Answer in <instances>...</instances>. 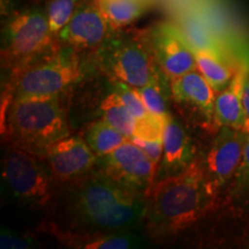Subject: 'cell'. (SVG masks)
Here are the masks:
<instances>
[{"instance_id":"cell-1","label":"cell","mask_w":249,"mask_h":249,"mask_svg":"<svg viewBox=\"0 0 249 249\" xmlns=\"http://www.w3.org/2000/svg\"><path fill=\"white\" fill-rule=\"evenodd\" d=\"M61 217L83 235L126 231L144 219L145 195L124 188L97 169L65 183Z\"/></svg>"},{"instance_id":"cell-2","label":"cell","mask_w":249,"mask_h":249,"mask_svg":"<svg viewBox=\"0 0 249 249\" xmlns=\"http://www.w3.org/2000/svg\"><path fill=\"white\" fill-rule=\"evenodd\" d=\"M145 197L148 229L166 234L181 231L211 213L218 193L211 186L203 163L195 160L183 172L157 180Z\"/></svg>"},{"instance_id":"cell-3","label":"cell","mask_w":249,"mask_h":249,"mask_svg":"<svg viewBox=\"0 0 249 249\" xmlns=\"http://www.w3.org/2000/svg\"><path fill=\"white\" fill-rule=\"evenodd\" d=\"M6 132L13 147L43 160L51 145L71 135L60 97L13 98Z\"/></svg>"},{"instance_id":"cell-4","label":"cell","mask_w":249,"mask_h":249,"mask_svg":"<svg viewBox=\"0 0 249 249\" xmlns=\"http://www.w3.org/2000/svg\"><path fill=\"white\" fill-rule=\"evenodd\" d=\"M93 64L111 81L139 89L154 79L160 68L156 64L147 31L114 30L97 50Z\"/></svg>"},{"instance_id":"cell-5","label":"cell","mask_w":249,"mask_h":249,"mask_svg":"<svg viewBox=\"0 0 249 249\" xmlns=\"http://www.w3.org/2000/svg\"><path fill=\"white\" fill-rule=\"evenodd\" d=\"M60 45L23 68L15 83L14 98L60 97L83 79V66L75 50Z\"/></svg>"},{"instance_id":"cell-6","label":"cell","mask_w":249,"mask_h":249,"mask_svg":"<svg viewBox=\"0 0 249 249\" xmlns=\"http://www.w3.org/2000/svg\"><path fill=\"white\" fill-rule=\"evenodd\" d=\"M60 45L50 30L45 12L37 8L15 12L6 23L2 60L24 68L51 53Z\"/></svg>"},{"instance_id":"cell-7","label":"cell","mask_w":249,"mask_h":249,"mask_svg":"<svg viewBox=\"0 0 249 249\" xmlns=\"http://www.w3.org/2000/svg\"><path fill=\"white\" fill-rule=\"evenodd\" d=\"M43 158L13 147L2 160V179L18 202L30 207H44L52 198V177Z\"/></svg>"},{"instance_id":"cell-8","label":"cell","mask_w":249,"mask_h":249,"mask_svg":"<svg viewBox=\"0 0 249 249\" xmlns=\"http://www.w3.org/2000/svg\"><path fill=\"white\" fill-rule=\"evenodd\" d=\"M95 169L124 188L143 195L148 194L157 176V167L150 158L130 140L98 157Z\"/></svg>"},{"instance_id":"cell-9","label":"cell","mask_w":249,"mask_h":249,"mask_svg":"<svg viewBox=\"0 0 249 249\" xmlns=\"http://www.w3.org/2000/svg\"><path fill=\"white\" fill-rule=\"evenodd\" d=\"M145 31L156 64L170 81L197 70L195 51L176 23L160 22Z\"/></svg>"},{"instance_id":"cell-10","label":"cell","mask_w":249,"mask_h":249,"mask_svg":"<svg viewBox=\"0 0 249 249\" xmlns=\"http://www.w3.org/2000/svg\"><path fill=\"white\" fill-rule=\"evenodd\" d=\"M249 134L223 126L218 129L207 160L203 161L211 186L217 193L230 182L241 163Z\"/></svg>"},{"instance_id":"cell-11","label":"cell","mask_w":249,"mask_h":249,"mask_svg":"<svg viewBox=\"0 0 249 249\" xmlns=\"http://www.w3.org/2000/svg\"><path fill=\"white\" fill-rule=\"evenodd\" d=\"M113 31L95 0H81L73 18L57 38L61 45L75 51H95Z\"/></svg>"},{"instance_id":"cell-12","label":"cell","mask_w":249,"mask_h":249,"mask_svg":"<svg viewBox=\"0 0 249 249\" xmlns=\"http://www.w3.org/2000/svg\"><path fill=\"white\" fill-rule=\"evenodd\" d=\"M97 160V155L85 139L71 135L51 145L44 156L53 179L61 183L73 181L91 172Z\"/></svg>"},{"instance_id":"cell-13","label":"cell","mask_w":249,"mask_h":249,"mask_svg":"<svg viewBox=\"0 0 249 249\" xmlns=\"http://www.w3.org/2000/svg\"><path fill=\"white\" fill-rule=\"evenodd\" d=\"M163 157L156 180L176 176L195 161V148L183 126L172 117L165 123L163 133Z\"/></svg>"},{"instance_id":"cell-14","label":"cell","mask_w":249,"mask_h":249,"mask_svg":"<svg viewBox=\"0 0 249 249\" xmlns=\"http://www.w3.org/2000/svg\"><path fill=\"white\" fill-rule=\"evenodd\" d=\"M170 91L177 103L189 104L200 112L209 128L219 129L214 120L216 92L198 70L170 81Z\"/></svg>"},{"instance_id":"cell-15","label":"cell","mask_w":249,"mask_h":249,"mask_svg":"<svg viewBox=\"0 0 249 249\" xmlns=\"http://www.w3.org/2000/svg\"><path fill=\"white\" fill-rule=\"evenodd\" d=\"M249 68L240 67L232 82L223 91L216 93L214 120L218 128L226 126L249 134V119L244 107V87Z\"/></svg>"},{"instance_id":"cell-16","label":"cell","mask_w":249,"mask_h":249,"mask_svg":"<svg viewBox=\"0 0 249 249\" xmlns=\"http://www.w3.org/2000/svg\"><path fill=\"white\" fill-rule=\"evenodd\" d=\"M174 23L179 28L194 51H209L231 59L216 39V37L213 36V34L211 33L210 28L208 27L207 22L195 5L176 13Z\"/></svg>"},{"instance_id":"cell-17","label":"cell","mask_w":249,"mask_h":249,"mask_svg":"<svg viewBox=\"0 0 249 249\" xmlns=\"http://www.w3.org/2000/svg\"><path fill=\"white\" fill-rule=\"evenodd\" d=\"M196 65L214 92L223 91L232 82L240 66L224 55L209 51H195Z\"/></svg>"},{"instance_id":"cell-18","label":"cell","mask_w":249,"mask_h":249,"mask_svg":"<svg viewBox=\"0 0 249 249\" xmlns=\"http://www.w3.org/2000/svg\"><path fill=\"white\" fill-rule=\"evenodd\" d=\"M113 30L124 29L141 18L150 4L144 0H95Z\"/></svg>"},{"instance_id":"cell-19","label":"cell","mask_w":249,"mask_h":249,"mask_svg":"<svg viewBox=\"0 0 249 249\" xmlns=\"http://www.w3.org/2000/svg\"><path fill=\"white\" fill-rule=\"evenodd\" d=\"M101 112L103 120L124 134L127 138L136 134V130L139 128L138 120L130 113L128 107L116 91L108 93L107 97L103 99Z\"/></svg>"},{"instance_id":"cell-20","label":"cell","mask_w":249,"mask_h":249,"mask_svg":"<svg viewBox=\"0 0 249 249\" xmlns=\"http://www.w3.org/2000/svg\"><path fill=\"white\" fill-rule=\"evenodd\" d=\"M85 140L97 157H101L120 147L129 138L101 118L89 124L86 130Z\"/></svg>"},{"instance_id":"cell-21","label":"cell","mask_w":249,"mask_h":249,"mask_svg":"<svg viewBox=\"0 0 249 249\" xmlns=\"http://www.w3.org/2000/svg\"><path fill=\"white\" fill-rule=\"evenodd\" d=\"M67 244L71 247L82 249H129L140 247L141 240L128 230H126V231L82 235L81 240L74 239L73 241Z\"/></svg>"},{"instance_id":"cell-22","label":"cell","mask_w":249,"mask_h":249,"mask_svg":"<svg viewBox=\"0 0 249 249\" xmlns=\"http://www.w3.org/2000/svg\"><path fill=\"white\" fill-rule=\"evenodd\" d=\"M166 80L169 79L161 70H160L150 82L136 89L149 112L164 124L171 117L166 107V89H165Z\"/></svg>"},{"instance_id":"cell-23","label":"cell","mask_w":249,"mask_h":249,"mask_svg":"<svg viewBox=\"0 0 249 249\" xmlns=\"http://www.w3.org/2000/svg\"><path fill=\"white\" fill-rule=\"evenodd\" d=\"M81 0H49L45 14L50 30L57 37L75 13Z\"/></svg>"},{"instance_id":"cell-24","label":"cell","mask_w":249,"mask_h":249,"mask_svg":"<svg viewBox=\"0 0 249 249\" xmlns=\"http://www.w3.org/2000/svg\"><path fill=\"white\" fill-rule=\"evenodd\" d=\"M230 194L241 203H249V138L246 143L241 163L231 180Z\"/></svg>"},{"instance_id":"cell-25","label":"cell","mask_w":249,"mask_h":249,"mask_svg":"<svg viewBox=\"0 0 249 249\" xmlns=\"http://www.w3.org/2000/svg\"><path fill=\"white\" fill-rule=\"evenodd\" d=\"M130 141L135 143L141 150L144 152L145 155L150 158V160L154 163L156 167H160L161 157H163V138L160 139H154V140H147V139H141L138 136H130Z\"/></svg>"},{"instance_id":"cell-26","label":"cell","mask_w":249,"mask_h":249,"mask_svg":"<svg viewBox=\"0 0 249 249\" xmlns=\"http://www.w3.org/2000/svg\"><path fill=\"white\" fill-rule=\"evenodd\" d=\"M34 245H35V241L29 235L20 234L4 227L1 229L0 247L2 249H28L33 248Z\"/></svg>"},{"instance_id":"cell-27","label":"cell","mask_w":249,"mask_h":249,"mask_svg":"<svg viewBox=\"0 0 249 249\" xmlns=\"http://www.w3.org/2000/svg\"><path fill=\"white\" fill-rule=\"evenodd\" d=\"M242 99H244V107H245L246 114H247V117L249 119V75H248L247 80H246V82H245L244 95H242Z\"/></svg>"},{"instance_id":"cell-28","label":"cell","mask_w":249,"mask_h":249,"mask_svg":"<svg viewBox=\"0 0 249 249\" xmlns=\"http://www.w3.org/2000/svg\"><path fill=\"white\" fill-rule=\"evenodd\" d=\"M144 1H147V2H149V4H152V2H154L155 1V0H144Z\"/></svg>"}]
</instances>
